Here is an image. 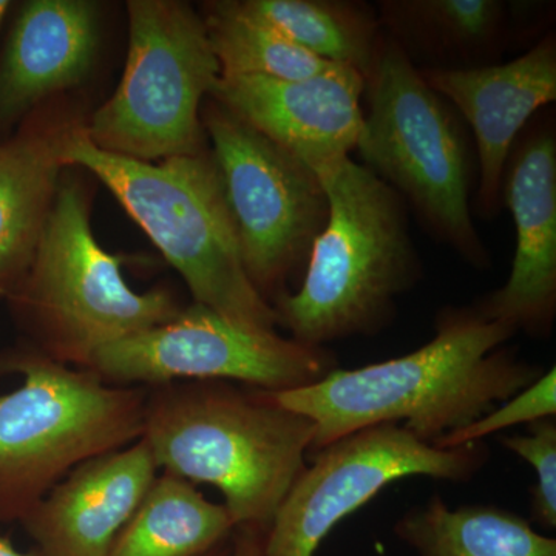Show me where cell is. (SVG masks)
<instances>
[{
  "label": "cell",
  "instance_id": "6da1fadb",
  "mask_svg": "<svg viewBox=\"0 0 556 556\" xmlns=\"http://www.w3.org/2000/svg\"><path fill=\"white\" fill-rule=\"evenodd\" d=\"M434 329L430 342L405 356L270 391L278 404L314 424L308 457L380 424H401L434 447L544 375L541 365L504 346L517 329L489 320L475 305L445 306Z\"/></svg>",
  "mask_w": 556,
  "mask_h": 556
},
{
  "label": "cell",
  "instance_id": "7a4b0ae2",
  "mask_svg": "<svg viewBox=\"0 0 556 556\" xmlns=\"http://www.w3.org/2000/svg\"><path fill=\"white\" fill-rule=\"evenodd\" d=\"M313 438L308 417L270 391L190 380L149 388L141 439L160 470L217 486L236 532L266 538Z\"/></svg>",
  "mask_w": 556,
  "mask_h": 556
},
{
  "label": "cell",
  "instance_id": "3957f363",
  "mask_svg": "<svg viewBox=\"0 0 556 556\" xmlns=\"http://www.w3.org/2000/svg\"><path fill=\"white\" fill-rule=\"evenodd\" d=\"M308 166L327 195L328 222L298 289L274 303L280 327L321 348L379 334L396 316L397 300L422 276L407 203L351 155Z\"/></svg>",
  "mask_w": 556,
  "mask_h": 556
},
{
  "label": "cell",
  "instance_id": "277c9868",
  "mask_svg": "<svg viewBox=\"0 0 556 556\" xmlns=\"http://www.w3.org/2000/svg\"><path fill=\"white\" fill-rule=\"evenodd\" d=\"M84 121L65 141V169L79 167L100 179L178 270L193 302L249 327L277 331L276 308L244 268L208 149L146 163L97 148L84 131Z\"/></svg>",
  "mask_w": 556,
  "mask_h": 556
},
{
  "label": "cell",
  "instance_id": "5b68a950",
  "mask_svg": "<svg viewBox=\"0 0 556 556\" xmlns=\"http://www.w3.org/2000/svg\"><path fill=\"white\" fill-rule=\"evenodd\" d=\"M127 260L98 243L89 189L64 170L30 266L7 295L28 345L87 369L102 348L177 317L185 305L169 289L129 287L123 276Z\"/></svg>",
  "mask_w": 556,
  "mask_h": 556
},
{
  "label": "cell",
  "instance_id": "8992f818",
  "mask_svg": "<svg viewBox=\"0 0 556 556\" xmlns=\"http://www.w3.org/2000/svg\"><path fill=\"white\" fill-rule=\"evenodd\" d=\"M10 372L22 383L0 394V522L22 521L80 464L139 441L149 394L30 345L0 354V375Z\"/></svg>",
  "mask_w": 556,
  "mask_h": 556
},
{
  "label": "cell",
  "instance_id": "52a82bcc",
  "mask_svg": "<svg viewBox=\"0 0 556 556\" xmlns=\"http://www.w3.org/2000/svg\"><path fill=\"white\" fill-rule=\"evenodd\" d=\"M365 98L356 146L364 166L412 204L434 239L473 268L490 269L471 215L475 159L456 110L387 35Z\"/></svg>",
  "mask_w": 556,
  "mask_h": 556
},
{
  "label": "cell",
  "instance_id": "ba28073f",
  "mask_svg": "<svg viewBox=\"0 0 556 556\" xmlns=\"http://www.w3.org/2000/svg\"><path fill=\"white\" fill-rule=\"evenodd\" d=\"M118 89L84 121L97 148L159 163L207 152L204 98L222 75L203 16L178 0H130Z\"/></svg>",
  "mask_w": 556,
  "mask_h": 556
},
{
  "label": "cell",
  "instance_id": "9c48e42d",
  "mask_svg": "<svg viewBox=\"0 0 556 556\" xmlns=\"http://www.w3.org/2000/svg\"><path fill=\"white\" fill-rule=\"evenodd\" d=\"M201 121L244 268L274 306L291 278L302 280L328 222L327 195L308 164L217 101L208 98Z\"/></svg>",
  "mask_w": 556,
  "mask_h": 556
},
{
  "label": "cell",
  "instance_id": "30bf717a",
  "mask_svg": "<svg viewBox=\"0 0 556 556\" xmlns=\"http://www.w3.org/2000/svg\"><path fill=\"white\" fill-rule=\"evenodd\" d=\"M336 368L328 348L249 327L193 302L166 324L102 348L87 369L116 387L226 380L288 391L313 386Z\"/></svg>",
  "mask_w": 556,
  "mask_h": 556
},
{
  "label": "cell",
  "instance_id": "8fae6325",
  "mask_svg": "<svg viewBox=\"0 0 556 556\" xmlns=\"http://www.w3.org/2000/svg\"><path fill=\"white\" fill-rule=\"evenodd\" d=\"M489 459L484 441L438 448L401 424L348 434L308 457L311 466L278 507L262 556H314L340 521L393 482L413 477L467 482Z\"/></svg>",
  "mask_w": 556,
  "mask_h": 556
},
{
  "label": "cell",
  "instance_id": "7c38bea8",
  "mask_svg": "<svg viewBox=\"0 0 556 556\" xmlns=\"http://www.w3.org/2000/svg\"><path fill=\"white\" fill-rule=\"evenodd\" d=\"M555 130L554 113L533 116L508 155L501 201L517 230L514 262L506 283L475 303L532 338H548L556 317Z\"/></svg>",
  "mask_w": 556,
  "mask_h": 556
},
{
  "label": "cell",
  "instance_id": "4fadbf2b",
  "mask_svg": "<svg viewBox=\"0 0 556 556\" xmlns=\"http://www.w3.org/2000/svg\"><path fill=\"white\" fill-rule=\"evenodd\" d=\"M431 89L455 105L475 135V211L496 217L504 169L530 119L556 100V36L547 31L517 60L468 70H419Z\"/></svg>",
  "mask_w": 556,
  "mask_h": 556
},
{
  "label": "cell",
  "instance_id": "5bb4252c",
  "mask_svg": "<svg viewBox=\"0 0 556 556\" xmlns=\"http://www.w3.org/2000/svg\"><path fill=\"white\" fill-rule=\"evenodd\" d=\"M365 89L361 73L338 65L306 79L219 76L208 98L308 164L356 150Z\"/></svg>",
  "mask_w": 556,
  "mask_h": 556
},
{
  "label": "cell",
  "instance_id": "9a60e30c",
  "mask_svg": "<svg viewBox=\"0 0 556 556\" xmlns=\"http://www.w3.org/2000/svg\"><path fill=\"white\" fill-rule=\"evenodd\" d=\"M159 470L142 439L80 464L22 518L36 556H109Z\"/></svg>",
  "mask_w": 556,
  "mask_h": 556
},
{
  "label": "cell",
  "instance_id": "2e32d148",
  "mask_svg": "<svg viewBox=\"0 0 556 556\" xmlns=\"http://www.w3.org/2000/svg\"><path fill=\"white\" fill-rule=\"evenodd\" d=\"M383 33L417 70L500 64L548 24L551 7L506 0H380Z\"/></svg>",
  "mask_w": 556,
  "mask_h": 556
},
{
  "label": "cell",
  "instance_id": "e0dca14e",
  "mask_svg": "<svg viewBox=\"0 0 556 556\" xmlns=\"http://www.w3.org/2000/svg\"><path fill=\"white\" fill-rule=\"evenodd\" d=\"M100 40V7L89 0H30L0 56V130L89 75Z\"/></svg>",
  "mask_w": 556,
  "mask_h": 556
},
{
  "label": "cell",
  "instance_id": "ac0fdd59",
  "mask_svg": "<svg viewBox=\"0 0 556 556\" xmlns=\"http://www.w3.org/2000/svg\"><path fill=\"white\" fill-rule=\"evenodd\" d=\"M84 119L79 105L60 94L0 144V295L7 298L30 266L65 170L62 150Z\"/></svg>",
  "mask_w": 556,
  "mask_h": 556
},
{
  "label": "cell",
  "instance_id": "d6986e66",
  "mask_svg": "<svg viewBox=\"0 0 556 556\" xmlns=\"http://www.w3.org/2000/svg\"><path fill=\"white\" fill-rule=\"evenodd\" d=\"M233 533L225 504L212 503L192 482L163 471L109 556H207L228 547Z\"/></svg>",
  "mask_w": 556,
  "mask_h": 556
},
{
  "label": "cell",
  "instance_id": "ffe728a7",
  "mask_svg": "<svg viewBox=\"0 0 556 556\" xmlns=\"http://www.w3.org/2000/svg\"><path fill=\"white\" fill-rule=\"evenodd\" d=\"M394 533L417 556H556L554 538L518 514L485 504L450 508L439 495L405 511Z\"/></svg>",
  "mask_w": 556,
  "mask_h": 556
},
{
  "label": "cell",
  "instance_id": "44dd1931",
  "mask_svg": "<svg viewBox=\"0 0 556 556\" xmlns=\"http://www.w3.org/2000/svg\"><path fill=\"white\" fill-rule=\"evenodd\" d=\"M241 5L300 49L356 70L365 83L386 46L376 7L357 0H240Z\"/></svg>",
  "mask_w": 556,
  "mask_h": 556
},
{
  "label": "cell",
  "instance_id": "7402d4cb",
  "mask_svg": "<svg viewBox=\"0 0 556 556\" xmlns=\"http://www.w3.org/2000/svg\"><path fill=\"white\" fill-rule=\"evenodd\" d=\"M203 20L217 56L219 76L294 80L338 67L300 49L276 28L249 13L240 0L206 3Z\"/></svg>",
  "mask_w": 556,
  "mask_h": 556
},
{
  "label": "cell",
  "instance_id": "603a6c76",
  "mask_svg": "<svg viewBox=\"0 0 556 556\" xmlns=\"http://www.w3.org/2000/svg\"><path fill=\"white\" fill-rule=\"evenodd\" d=\"M556 415V369L551 368L535 382L519 391L492 412L479 417L466 428L439 439L434 447L455 448L460 445L485 441L486 437L500 433L506 428L521 426V424L538 422Z\"/></svg>",
  "mask_w": 556,
  "mask_h": 556
},
{
  "label": "cell",
  "instance_id": "cb8c5ba5",
  "mask_svg": "<svg viewBox=\"0 0 556 556\" xmlns=\"http://www.w3.org/2000/svg\"><path fill=\"white\" fill-rule=\"evenodd\" d=\"M501 444L527 460L536 473L532 489L533 521L544 529L556 527V422L555 417L530 424L526 434L501 438Z\"/></svg>",
  "mask_w": 556,
  "mask_h": 556
},
{
  "label": "cell",
  "instance_id": "d4e9b609",
  "mask_svg": "<svg viewBox=\"0 0 556 556\" xmlns=\"http://www.w3.org/2000/svg\"><path fill=\"white\" fill-rule=\"evenodd\" d=\"M232 556H262L263 541L265 538L251 532L233 533Z\"/></svg>",
  "mask_w": 556,
  "mask_h": 556
},
{
  "label": "cell",
  "instance_id": "484cf974",
  "mask_svg": "<svg viewBox=\"0 0 556 556\" xmlns=\"http://www.w3.org/2000/svg\"><path fill=\"white\" fill-rule=\"evenodd\" d=\"M0 556H27L21 554L20 551H16L13 546H11L10 541H7L5 538L0 536Z\"/></svg>",
  "mask_w": 556,
  "mask_h": 556
},
{
  "label": "cell",
  "instance_id": "4316f807",
  "mask_svg": "<svg viewBox=\"0 0 556 556\" xmlns=\"http://www.w3.org/2000/svg\"><path fill=\"white\" fill-rule=\"evenodd\" d=\"M11 5H13V3L9 2V0H0V27H2L3 20H5L7 14H9Z\"/></svg>",
  "mask_w": 556,
  "mask_h": 556
},
{
  "label": "cell",
  "instance_id": "83f0119b",
  "mask_svg": "<svg viewBox=\"0 0 556 556\" xmlns=\"http://www.w3.org/2000/svg\"><path fill=\"white\" fill-rule=\"evenodd\" d=\"M230 552H232V548H222V551L214 552V554L207 555V556H228L230 555Z\"/></svg>",
  "mask_w": 556,
  "mask_h": 556
}]
</instances>
